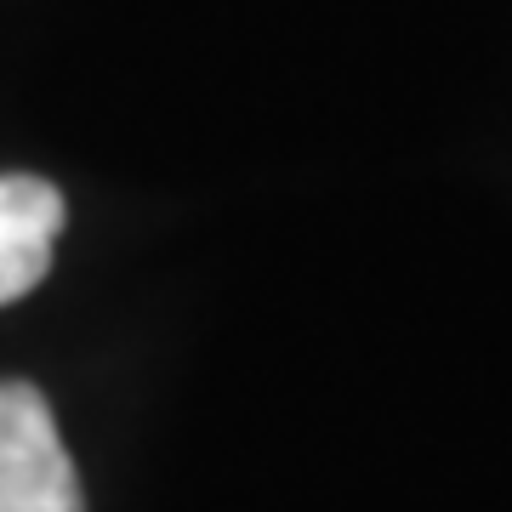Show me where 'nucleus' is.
<instances>
[{
    "mask_svg": "<svg viewBox=\"0 0 512 512\" xmlns=\"http://www.w3.org/2000/svg\"><path fill=\"white\" fill-rule=\"evenodd\" d=\"M0 512H86L52 404L29 382H0Z\"/></svg>",
    "mask_w": 512,
    "mask_h": 512,
    "instance_id": "nucleus-1",
    "label": "nucleus"
},
{
    "mask_svg": "<svg viewBox=\"0 0 512 512\" xmlns=\"http://www.w3.org/2000/svg\"><path fill=\"white\" fill-rule=\"evenodd\" d=\"M63 228V194L46 177H0V308L52 274V239Z\"/></svg>",
    "mask_w": 512,
    "mask_h": 512,
    "instance_id": "nucleus-2",
    "label": "nucleus"
}]
</instances>
